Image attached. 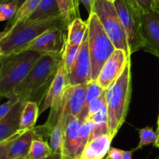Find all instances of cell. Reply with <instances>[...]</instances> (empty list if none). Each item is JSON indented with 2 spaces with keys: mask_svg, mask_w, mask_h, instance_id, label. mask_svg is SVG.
<instances>
[{
  "mask_svg": "<svg viewBox=\"0 0 159 159\" xmlns=\"http://www.w3.org/2000/svg\"><path fill=\"white\" fill-rule=\"evenodd\" d=\"M62 54L42 55L14 92L20 101H35L40 105L61 62Z\"/></svg>",
  "mask_w": 159,
  "mask_h": 159,
  "instance_id": "obj_1",
  "label": "cell"
},
{
  "mask_svg": "<svg viewBox=\"0 0 159 159\" xmlns=\"http://www.w3.org/2000/svg\"><path fill=\"white\" fill-rule=\"evenodd\" d=\"M131 97L130 60L122 74L107 90L109 134L114 138L125 122Z\"/></svg>",
  "mask_w": 159,
  "mask_h": 159,
  "instance_id": "obj_2",
  "label": "cell"
},
{
  "mask_svg": "<svg viewBox=\"0 0 159 159\" xmlns=\"http://www.w3.org/2000/svg\"><path fill=\"white\" fill-rule=\"evenodd\" d=\"M65 20L62 17L43 20H23L11 28L0 41V48L4 56H9L24 51L37 37L48 30Z\"/></svg>",
  "mask_w": 159,
  "mask_h": 159,
  "instance_id": "obj_3",
  "label": "cell"
},
{
  "mask_svg": "<svg viewBox=\"0 0 159 159\" xmlns=\"http://www.w3.org/2000/svg\"><path fill=\"white\" fill-rule=\"evenodd\" d=\"M41 53L33 50L3 56V65L0 72V96L9 98L16 89L26 77L34 64L42 56Z\"/></svg>",
  "mask_w": 159,
  "mask_h": 159,
  "instance_id": "obj_4",
  "label": "cell"
},
{
  "mask_svg": "<svg viewBox=\"0 0 159 159\" xmlns=\"http://www.w3.org/2000/svg\"><path fill=\"white\" fill-rule=\"evenodd\" d=\"M88 41L92 66V80H96L101 69L116 48L104 31L97 15L89 14L88 20Z\"/></svg>",
  "mask_w": 159,
  "mask_h": 159,
  "instance_id": "obj_5",
  "label": "cell"
},
{
  "mask_svg": "<svg viewBox=\"0 0 159 159\" xmlns=\"http://www.w3.org/2000/svg\"><path fill=\"white\" fill-rule=\"evenodd\" d=\"M93 12L97 15L104 31L116 49H122L130 56L127 34L113 2L95 0Z\"/></svg>",
  "mask_w": 159,
  "mask_h": 159,
  "instance_id": "obj_6",
  "label": "cell"
},
{
  "mask_svg": "<svg viewBox=\"0 0 159 159\" xmlns=\"http://www.w3.org/2000/svg\"><path fill=\"white\" fill-rule=\"evenodd\" d=\"M116 10L127 34L130 53L144 48L141 33V13L129 0H115Z\"/></svg>",
  "mask_w": 159,
  "mask_h": 159,
  "instance_id": "obj_7",
  "label": "cell"
},
{
  "mask_svg": "<svg viewBox=\"0 0 159 159\" xmlns=\"http://www.w3.org/2000/svg\"><path fill=\"white\" fill-rule=\"evenodd\" d=\"M68 85V73L61 59V62L50 86L49 90L39 106V114H41L48 108H51L49 117L43 124L51 131L59 118L62 99Z\"/></svg>",
  "mask_w": 159,
  "mask_h": 159,
  "instance_id": "obj_8",
  "label": "cell"
},
{
  "mask_svg": "<svg viewBox=\"0 0 159 159\" xmlns=\"http://www.w3.org/2000/svg\"><path fill=\"white\" fill-rule=\"evenodd\" d=\"M68 26L65 21L48 30L33 41L25 50L41 54H62L68 40Z\"/></svg>",
  "mask_w": 159,
  "mask_h": 159,
  "instance_id": "obj_9",
  "label": "cell"
},
{
  "mask_svg": "<svg viewBox=\"0 0 159 159\" xmlns=\"http://www.w3.org/2000/svg\"><path fill=\"white\" fill-rule=\"evenodd\" d=\"M130 56L122 49H115L101 69L97 83L103 90L110 88L125 70Z\"/></svg>",
  "mask_w": 159,
  "mask_h": 159,
  "instance_id": "obj_10",
  "label": "cell"
},
{
  "mask_svg": "<svg viewBox=\"0 0 159 159\" xmlns=\"http://www.w3.org/2000/svg\"><path fill=\"white\" fill-rule=\"evenodd\" d=\"M92 66L89 50L88 31L79 45L77 58L74 62L72 68L68 75V84L69 86H75L79 84H87L92 80Z\"/></svg>",
  "mask_w": 159,
  "mask_h": 159,
  "instance_id": "obj_11",
  "label": "cell"
},
{
  "mask_svg": "<svg viewBox=\"0 0 159 159\" xmlns=\"http://www.w3.org/2000/svg\"><path fill=\"white\" fill-rule=\"evenodd\" d=\"M83 122L67 113L61 159H80L79 155V131Z\"/></svg>",
  "mask_w": 159,
  "mask_h": 159,
  "instance_id": "obj_12",
  "label": "cell"
},
{
  "mask_svg": "<svg viewBox=\"0 0 159 159\" xmlns=\"http://www.w3.org/2000/svg\"><path fill=\"white\" fill-rule=\"evenodd\" d=\"M141 33L144 50L159 58V10L151 11L141 15Z\"/></svg>",
  "mask_w": 159,
  "mask_h": 159,
  "instance_id": "obj_13",
  "label": "cell"
},
{
  "mask_svg": "<svg viewBox=\"0 0 159 159\" xmlns=\"http://www.w3.org/2000/svg\"><path fill=\"white\" fill-rule=\"evenodd\" d=\"M25 101H19L10 112L0 119V143L6 141L20 131V117Z\"/></svg>",
  "mask_w": 159,
  "mask_h": 159,
  "instance_id": "obj_14",
  "label": "cell"
},
{
  "mask_svg": "<svg viewBox=\"0 0 159 159\" xmlns=\"http://www.w3.org/2000/svg\"><path fill=\"white\" fill-rule=\"evenodd\" d=\"M67 89V88H66ZM67 103V94L66 90L64 94L63 99L61 102V113L59 115V118L57 123L51 130L50 133L49 140H48V144L53 154H61L62 147H63L64 140V132H65V118H66L68 111L66 108Z\"/></svg>",
  "mask_w": 159,
  "mask_h": 159,
  "instance_id": "obj_15",
  "label": "cell"
},
{
  "mask_svg": "<svg viewBox=\"0 0 159 159\" xmlns=\"http://www.w3.org/2000/svg\"><path fill=\"white\" fill-rule=\"evenodd\" d=\"M113 138L110 134L99 136L85 145L80 159H104L108 154Z\"/></svg>",
  "mask_w": 159,
  "mask_h": 159,
  "instance_id": "obj_16",
  "label": "cell"
},
{
  "mask_svg": "<svg viewBox=\"0 0 159 159\" xmlns=\"http://www.w3.org/2000/svg\"><path fill=\"white\" fill-rule=\"evenodd\" d=\"M86 90L87 84L75 86L68 85L66 89V108L68 113L79 118L85 105Z\"/></svg>",
  "mask_w": 159,
  "mask_h": 159,
  "instance_id": "obj_17",
  "label": "cell"
},
{
  "mask_svg": "<svg viewBox=\"0 0 159 159\" xmlns=\"http://www.w3.org/2000/svg\"><path fill=\"white\" fill-rule=\"evenodd\" d=\"M34 137V129L20 133L11 145L7 159H20L27 157Z\"/></svg>",
  "mask_w": 159,
  "mask_h": 159,
  "instance_id": "obj_18",
  "label": "cell"
},
{
  "mask_svg": "<svg viewBox=\"0 0 159 159\" xmlns=\"http://www.w3.org/2000/svg\"><path fill=\"white\" fill-rule=\"evenodd\" d=\"M39 115V104L35 101H26L20 117V131L25 132L35 127Z\"/></svg>",
  "mask_w": 159,
  "mask_h": 159,
  "instance_id": "obj_19",
  "label": "cell"
},
{
  "mask_svg": "<svg viewBox=\"0 0 159 159\" xmlns=\"http://www.w3.org/2000/svg\"><path fill=\"white\" fill-rule=\"evenodd\" d=\"M61 17L56 0H40L38 6L29 17V20H43Z\"/></svg>",
  "mask_w": 159,
  "mask_h": 159,
  "instance_id": "obj_20",
  "label": "cell"
},
{
  "mask_svg": "<svg viewBox=\"0 0 159 159\" xmlns=\"http://www.w3.org/2000/svg\"><path fill=\"white\" fill-rule=\"evenodd\" d=\"M87 31L88 21H85L81 17L75 18L68 26L67 43L79 46L82 44Z\"/></svg>",
  "mask_w": 159,
  "mask_h": 159,
  "instance_id": "obj_21",
  "label": "cell"
},
{
  "mask_svg": "<svg viewBox=\"0 0 159 159\" xmlns=\"http://www.w3.org/2000/svg\"><path fill=\"white\" fill-rule=\"evenodd\" d=\"M40 2V0H25L24 2L21 5V6L16 12L15 16L10 20H9L5 28V31H9L17 23L27 20L37 9Z\"/></svg>",
  "mask_w": 159,
  "mask_h": 159,
  "instance_id": "obj_22",
  "label": "cell"
},
{
  "mask_svg": "<svg viewBox=\"0 0 159 159\" xmlns=\"http://www.w3.org/2000/svg\"><path fill=\"white\" fill-rule=\"evenodd\" d=\"M90 119L93 120V123H95V126L91 132L89 140L96 138L99 136L109 134L108 114H107V105L104 106L99 112L95 114Z\"/></svg>",
  "mask_w": 159,
  "mask_h": 159,
  "instance_id": "obj_23",
  "label": "cell"
},
{
  "mask_svg": "<svg viewBox=\"0 0 159 159\" xmlns=\"http://www.w3.org/2000/svg\"><path fill=\"white\" fill-rule=\"evenodd\" d=\"M60 9L61 14L67 24H69L73 20L80 17L79 12V0H56Z\"/></svg>",
  "mask_w": 159,
  "mask_h": 159,
  "instance_id": "obj_24",
  "label": "cell"
},
{
  "mask_svg": "<svg viewBox=\"0 0 159 159\" xmlns=\"http://www.w3.org/2000/svg\"><path fill=\"white\" fill-rule=\"evenodd\" d=\"M52 154L48 142L39 139H34L30 149L27 158L29 159H45Z\"/></svg>",
  "mask_w": 159,
  "mask_h": 159,
  "instance_id": "obj_25",
  "label": "cell"
},
{
  "mask_svg": "<svg viewBox=\"0 0 159 159\" xmlns=\"http://www.w3.org/2000/svg\"><path fill=\"white\" fill-rule=\"evenodd\" d=\"M103 89L99 85L96 80H90L89 82L87 83V90L86 95H85V105H84L83 109L81 112L79 119H80L82 122H84L86 119V109L89 104L93 100H94L95 98L100 96L102 92H103Z\"/></svg>",
  "mask_w": 159,
  "mask_h": 159,
  "instance_id": "obj_26",
  "label": "cell"
},
{
  "mask_svg": "<svg viewBox=\"0 0 159 159\" xmlns=\"http://www.w3.org/2000/svg\"><path fill=\"white\" fill-rule=\"evenodd\" d=\"M79 46L74 45L66 44L65 48L64 49L63 54H62V62L65 65V70H66L68 75L69 74L71 68H72L74 62L77 58L78 52H79Z\"/></svg>",
  "mask_w": 159,
  "mask_h": 159,
  "instance_id": "obj_27",
  "label": "cell"
},
{
  "mask_svg": "<svg viewBox=\"0 0 159 159\" xmlns=\"http://www.w3.org/2000/svg\"><path fill=\"white\" fill-rule=\"evenodd\" d=\"M95 126V123L92 119H86L82 123L79 131V155L81 157L82 153L85 148V145L89 140L90 135L92 131L93 130Z\"/></svg>",
  "mask_w": 159,
  "mask_h": 159,
  "instance_id": "obj_28",
  "label": "cell"
},
{
  "mask_svg": "<svg viewBox=\"0 0 159 159\" xmlns=\"http://www.w3.org/2000/svg\"><path fill=\"white\" fill-rule=\"evenodd\" d=\"M140 141L138 147L134 148L135 151L138 149H141L144 147L149 144H155L157 140V132L154 131L152 127H145L139 129Z\"/></svg>",
  "mask_w": 159,
  "mask_h": 159,
  "instance_id": "obj_29",
  "label": "cell"
},
{
  "mask_svg": "<svg viewBox=\"0 0 159 159\" xmlns=\"http://www.w3.org/2000/svg\"><path fill=\"white\" fill-rule=\"evenodd\" d=\"M105 105H107V90H104L100 96L95 98L89 104L86 109V119H90Z\"/></svg>",
  "mask_w": 159,
  "mask_h": 159,
  "instance_id": "obj_30",
  "label": "cell"
},
{
  "mask_svg": "<svg viewBox=\"0 0 159 159\" xmlns=\"http://www.w3.org/2000/svg\"><path fill=\"white\" fill-rule=\"evenodd\" d=\"M142 14L156 10L158 6L155 0H129Z\"/></svg>",
  "mask_w": 159,
  "mask_h": 159,
  "instance_id": "obj_31",
  "label": "cell"
},
{
  "mask_svg": "<svg viewBox=\"0 0 159 159\" xmlns=\"http://www.w3.org/2000/svg\"><path fill=\"white\" fill-rule=\"evenodd\" d=\"M18 10L16 5L12 2L0 4V22L10 20Z\"/></svg>",
  "mask_w": 159,
  "mask_h": 159,
  "instance_id": "obj_32",
  "label": "cell"
},
{
  "mask_svg": "<svg viewBox=\"0 0 159 159\" xmlns=\"http://www.w3.org/2000/svg\"><path fill=\"white\" fill-rule=\"evenodd\" d=\"M2 97L0 96V100H1ZM7 101L6 102L0 104V119L2 118L3 117L6 116L8 113L11 111V109L13 108V106L18 102L20 100L17 95L14 94L9 98H7Z\"/></svg>",
  "mask_w": 159,
  "mask_h": 159,
  "instance_id": "obj_33",
  "label": "cell"
},
{
  "mask_svg": "<svg viewBox=\"0 0 159 159\" xmlns=\"http://www.w3.org/2000/svg\"><path fill=\"white\" fill-rule=\"evenodd\" d=\"M20 133H22V132H19V133L16 134L13 137H11V138L6 140V141H3L2 143H0V159H7L8 153H9V149H10L11 145L13 143L15 139Z\"/></svg>",
  "mask_w": 159,
  "mask_h": 159,
  "instance_id": "obj_34",
  "label": "cell"
},
{
  "mask_svg": "<svg viewBox=\"0 0 159 159\" xmlns=\"http://www.w3.org/2000/svg\"><path fill=\"white\" fill-rule=\"evenodd\" d=\"M122 153L123 150L115 147H110L107 157L108 159H122Z\"/></svg>",
  "mask_w": 159,
  "mask_h": 159,
  "instance_id": "obj_35",
  "label": "cell"
},
{
  "mask_svg": "<svg viewBox=\"0 0 159 159\" xmlns=\"http://www.w3.org/2000/svg\"><path fill=\"white\" fill-rule=\"evenodd\" d=\"M81 3H82L86 10L88 11L89 14H91L93 12V6H94L95 0H79Z\"/></svg>",
  "mask_w": 159,
  "mask_h": 159,
  "instance_id": "obj_36",
  "label": "cell"
},
{
  "mask_svg": "<svg viewBox=\"0 0 159 159\" xmlns=\"http://www.w3.org/2000/svg\"><path fill=\"white\" fill-rule=\"evenodd\" d=\"M134 151H135V149L131 150V151H123L122 159H132Z\"/></svg>",
  "mask_w": 159,
  "mask_h": 159,
  "instance_id": "obj_37",
  "label": "cell"
},
{
  "mask_svg": "<svg viewBox=\"0 0 159 159\" xmlns=\"http://www.w3.org/2000/svg\"><path fill=\"white\" fill-rule=\"evenodd\" d=\"M45 159H61V154H53L52 153L51 155L48 156V157Z\"/></svg>",
  "mask_w": 159,
  "mask_h": 159,
  "instance_id": "obj_38",
  "label": "cell"
},
{
  "mask_svg": "<svg viewBox=\"0 0 159 159\" xmlns=\"http://www.w3.org/2000/svg\"><path fill=\"white\" fill-rule=\"evenodd\" d=\"M11 2H12L15 3V4L16 5L17 7H18V9H19V8L21 6V5L23 4V2H24L25 0H12Z\"/></svg>",
  "mask_w": 159,
  "mask_h": 159,
  "instance_id": "obj_39",
  "label": "cell"
},
{
  "mask_svg": "<svg viewBox=\"0 0 159 159\" xmlns=\"http://www.w3.org/2000/svg\"><path fill=\"white\" fill-rule=\"evenodd\" d=\"M7 33H8V31H5V30L3 31H2V32H0V41H1L3 37L6 35V34H7Z\"/></svg>",
  "mask_w": 159,
  "mask_h": 159,
  "instance_id": "obj_40",
  "label": "cell"
},
{
  "mask_svg": "<svg viewBox=\"0 0 159 159\" xmlns=\"http://www.w3.org/2000/svg\"><path fill=\"white\" fill-rule=\"evenodd\" d=\"M156 132H157V136H158V137H157V140H156V143H155V146H156V145L159 144V129H157L156 130Z\"/></svg>",
  "mask_w": 159,
  "mask_h": 159,
  "instance_id": "obj_41",
  "label": "cell"
},
{
  "mask_svg": "<svg viewBox=\"0 0 159 159\" xmlns=\"http://www.w3.org/2000/svg\"><path fill=\"white\" fill-rule=\"evenodd\" d=\"M2 65H3V56H1V57H0V72H1Z\"/></svg>",
  "mask_w": 159,
  "mask_h": 159,
  "instance_id": "obj_42",
  "label": "cell"
},
{
  "mask_svg": "<svg viewBox=\"0 0 159 159\" xmlns=\"http://www.w3.org/2000/svg\"><path fill=\"white\" fill-rule=\"evenodd\" d=\"M12 0H0V4H2V3H6V2H10Z\"/></svg>",
  "mask_w": 159,
  "mask_h": 159,
  "instance_id": "obj_43",
  "label": "cell"
},
{
  "mask_svg": "<svg viewBox=\"0 0 159 159\" xmlns=\"http://www.w3.org/2000/svg\"><path fill=\"white\" fill-rule=\"evenodd\" d=\"M159 129V115L158 117V121H157V129Z\"/></svg>",
  "mask_w": 159,
  "mask_h": 159,
  "instance_id": "obj_44",
  "label": "cell"
},
{
  "mask_svg": "<svg viewBox=\"0 0 159 159\" xmlns=\"http://www.w3.org/2000/svg\"><path fill=\"white\" fill-rule=\"evenodd\" d=\"M1 56H4V55H3V53L2 51V49L0 48V57H1Z\"/></svg>",
  "mask_w": 159,
  "mask_h": 159,
  "instance_id": "obj_45",
  "label": "cell"
},
{
  "mask_svg": "<svg viewBox=\"0 0 159 159\" xmlns=\"http://www.w3.org/2000/svg\"><path fill=\"white\" fill-rule=\"evenodd\" d=\"M155 1H156L157 4H158V7H159V0H155Z\"/></svg>",
  "mask_w": 159,
  "mask_h": 159,
  "instance_id": "obj_46",
  "label": "cell"
},
{
  "mask_svg": "<svg viewBox=\"0 0 159 159\" xmlns=\"http://www.w3.org/2000/svg\"><path fill=\"white\" fill-rule=\"evenodd\" d=\"M107 1H110V2H114V1H115V0H107Z\"/></svg>",
  "mask_w": 159,
  "mask_h": 159,
  "instance_id": "obj_47",
  "label": "cell"
},
{
  "mask_svg": "<svg viewBox=\"0 0 159 159\" xmlns=\"http://www.w3.org/2000/svg\"><path fill=\"white\" fill-rule=\"evenodd\" d=\"M20 159H29V158H27V157H23V158H20Z\"/></svg>",
  "mask_w": 159,
  "mask_h": 159,
  "instance_id": "obj_48",
  "label": "cell"
},
{
  "mask_svg": "<svg viewBox=\"0 0 159 159\" xmlns=\"http://www.w3.org/2000/svg\"><path fill=\"white\" fill-rule=\"evenodd\" d=\"M155 147H158L159 148V144H158V145H156V146Z\"/></svg>",
  "mask_w": 159,
  "mask_h": 159,
  "instance_id": "obj_49",
  "label": "cell"
},
{
  "mask_svg": "<svg viewBox=\"0 0 159 159\" xmlns=\"http://www.w3.org/2000/svg\"><path fill=\"white\" fill-rule=\"evenodd\" d=\"M155 159H159V155H158V157H156V158H155Z\"/></svg>",
  "mask_w": 159,
  "mask_h": 159,
  "instance_id": "obj_50",
  "label": "cell"
},
{
  "mask_svg": "<svg viewBox=\"0 0 159 159\" xmlns=\"http://www.w3.org/2000/svg\"><path fill=\"white\" fill-rule=\"evenodd\" d=\"M104 159H108V158H107V157H105V158H104Z\"/></svg>",
  "mask_w": 159,
  "mask_h": 159,
  "instance_id": "obj_51",
  "label": "cell"
},
{
  "mask_svg": "<svg viewBox=\"0 0 159 159\" xmlns=\"http://www.w3.org/2000/svg\"><path fill=\"white\" fill-rule=\"evenodd\" d=\"M158 10H159V8H158Z\"/></svg>",
  "mask_w": 159,
  "mask_h": 159,
  "instance_id": "obj_52",
  "label": "cell"
}]
</instances>
